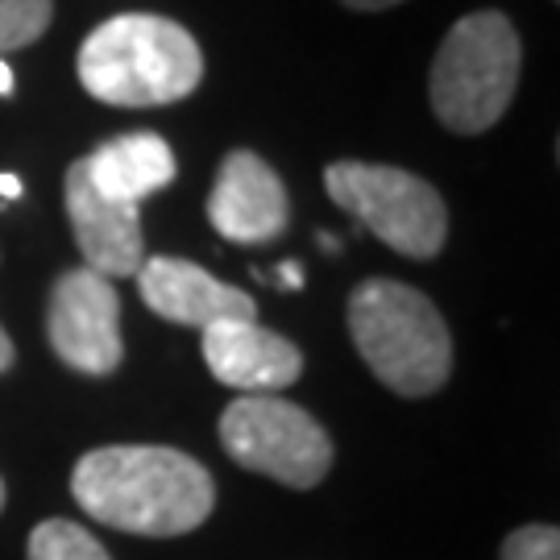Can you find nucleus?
I'll return each mask as SVG.
<instances>
[{
	"label": "nucleus",
	"mask_w": 560,
	"mask_h": 560,
	"mask_svg": "<svg viewBox=\"0 0 560 560\" xmlns=\"http://www.w3.org/2000/svg\"><path fill=\"white\" fill-rule=\"evenodd\" d=\"M4 370H13V340H9L4 324H0V374H4Z\"/></svg>",
	"instance_id": "f3484780"
},
{
	"label": "nucleus",
	"mask_w": 560,
	"mask_h": 560,
	"mask_svg": "<svg viewBox=\"0 0 560 560\" xmlns=\"http://www.w3.org/2000/svg\"><path fill=\"white\" fill-rule=\"evenodd\" d=\"M88 96L117 108H154L191 96L203 80L200 42L179 21L120 13L96 25L75 59Z\"/></svg>",
	"instance_id": "f03ea898"
},
{
	"label": "nucleus",
	"mask_w": 560,
	"mask_h": 560,
	"mask_svg": "<svg viewBox=\"0 0 560 560\" xmlns=\"http://www.w3.org/2000/svg\"><path fill=\"white\" fill-rule=\"evenodd\" d=\"M67 217H71V233H75V245H80L88 270H96L104 279L138 275L141 261H145L138 203L101 196L88 183L83 159L71 162V171H67Z\"/></svg>",
	"instance_id": "1a4fd4ad"
},
{
	"label": "nucleus",
	"mask_w": 560,
	"mask_h": 560,
	"mask_svg": "<svg viewBox=\"0 0 560 560\" xmlns=\"http://www.w3.org/2000/svg\"><path fill=\"white\" fill-rule=\"evenodd\" d=\"M0 511H4V481H0Z\"/></svg>",
	"instance_id": "412c9836"
},
{
	"label": "nucleus",
	"mask_w": 560,
	"mask_h": 560,
	"mask_svg": "<svg viewBox=\"0 0 560 560\" xmlns=\"http://www.w3.org/2000/svg\"><path fill=\"white\" fill-rule=\"evenodd\" d=\"M520 34L499 9L460 18L432 62V113L453 133H486L511 108L520 83Z\"/></svg>",
	"instance_id": "20e7f679"
},
{
	"label": "nucleus",
	"mask_w": 560,
	"mask_h": 560,
	"mask_svg": "<svg viewBox=\"0 0 560 560\" xmlns=\"http://www.w3.org/2000/svg\"><path fill=\"white\" fill-rule=\"evenodd\" d=\"M349 9H361V13H378V9H390V4H402V0H345Z\"/></svg>",
	"instance_id": "a211bd4d"
},
{
	"label": "nucleus",
	"mask_w": 560,
	"mask_h": 560,
	"mask_svg": "<svg viewBox=\"0 0 560 560\" xmlns=\"http://www.w3.org/2000/svg\"><path fill=\"white\" fill-rule=\"evenodd\" d=\"M203 361L212 378L241 395H279L303 374V353L258 320H221L203 328Z\"/></svg>",
	"instance_id": "9d476101"
},
{
	"label": "nucleus",
	"mask_w": 560,
	"mask_h": 560,
	"mask_svg": "<svg viewBox=\"0 0 560 560\" xmlns=\"http://www.w3.org/2000/svg\"><path fill=\"white\" fill-rule=\"evenodd\" d=\"M0 196H4V200H18V196H21L18 175H0Z\"/></svg>",
	"instance_id": "6ab92c4d"
},
{
	"label": "nucleus",
	"mask_w": 560,
	"mask_h": 560,
	"mask_svg": "<svg viewBox=\"0 0 560 560\" xmlns=\"http://www.w3.org/2000/svg\"><path fill=\"white\" fill-rule=\"evenodd\" d=\"M279 282H282V287H291V291H300V287H303V270L295 266V261H282V266H279Z\"/></svg>",
	"instance_id": "dca6fc26"
},
{
	"label": "nucleus",
	"mask_w": 560,
	"mask_h": 560,
	"mask_svg": "<svg viewBox=\"0 0 560 560\" xmlns=\"http://www.w3.org/2000/svg\"><path fill=\"white\" fill-rule=\"evenodd\" d=\"M30 560H113L104 544L71 520H46L30 532Z\"/></svg>",
	"instance_id": "ddd939ff"
},
{
	"label": "nucleus",
	"mask_w": 560,
	"mask_h": 560,
	"mask_svg": "<svg viewBox=\"0 0 560 560\" xmlns=\"http://www.w3.org/2000/svg\"><path fill=\"white\" fill-rule=\"evenodd\" d=\"M324 187L337 208L361 221L402 258H436L448 237V208L428 179L382 162H332Z\"/></svg>",
	"instance_id": "39448f33"
},
{
	"label": "nucleus",
	"mask_w": 560,
	"mask_h": 560,
	"mask_svg": "<svg viewBox=\"0 0 560 560\" xmlns=\"http://www.w3.org/2000/svg\"><path fill=\"white\" fill-rule=\"evenodd\" d=\"M502 560H560V532L552 523H532L502 540Z\"/></svg>",
	"instance_id": "2eb2a0df"
},
{
	"label": "nucleus",
	"mask_w": 560,
	"mask_h": 560,
	"mask_svg": "<svg viewBox=\"0 0 560 560\" xmlns=\"http://www.w3.org/2000/svg\"><path fill=\"white\" fill-rule=\"evenodd\" d=\"M50 25V0H0V55L38 42Z\"/></svg>",
	"instance_id": "4468645a"
},
{
	"label": "nucleus",
	"mask_w": 560,
	"mask_h": 560,
	"mask_svg": "<svg viewBox=\"0 0 560 560\" xmlns=\"http://www.w3.org/2000/svg\"><path fill=\"white\" fill-rule=\"evenodd\" d=\"M145 307L171 324L208 328L221 320H258V303L241 287L212 279L203 266L183 258H145L138 270Z\"/></svg>",
	"instance_id": "9b49d317"
},
{
	"label": "nucleus",
	"mask_w": 560,
	"mask_h": 560,
	"mask_svg": "<svg viewBox=\"0 0 560 560\" xmlns=\"http://www.w3.org/2000/svg\"><path fill=\"white\" fill-rule=\"evenodd\" d=\"M349 332L370 374L402 399L436 395L453 374V337L423 291L365 279L349 295Z\"/></svg>",
	"instance_id": "7ed1b4c3"
},
{
	"label": "nucleus",
	"mask_w": 560,
	"mask_h": 560,
	"mask_svg": "<svg viewBox=\"0 0 560 560\" xmlns=\"http://www.w3.org/2000/svg\"><path fill=\"white\" fill-rule=\"evenodd\" d=\"M175 150L159 138V133H125V138L104 141L101 150H92L83 159L88 183L120 203H138L145 196L162 191L166 183L175 179Z\"/></svg>",
	"instance_id": "f8f14e48"
},
{
	"label": "nucleus",
	"mask_w": 560,
	"mask_h": 560,
	"mask_svg": "<svg viewBox=\"0 0 560 560\" xmlns=\"http://www.w3.org/2000/svg\"><path fill=\"white\" fill-rule=\"evenodd\" d=\"M221 444L241 469L312 490L332 469V441L303 407L279 395H241L224 407Z\"/></svg>",
	"instance_id": "423d86ee"
},
{
	"label": "nucleus",
	"mask_w": 560,
	"mask_h": 560,
	"mask_svg": "<svg viewBox=\"0 0 560 560\" xmlns=\"http://www.w3.org/2000/svg\"><path fill=\"white\" fill-rule=\"evenodd\" d=\"M287 217H291V203L270 162H261L254 150L224 154L221 175L208 196L212 229L237 245H266L287 229Z\"/></svg>",
	"instance_id": "6e6552de"
},
{
	"label": "nucleus",
	"mask_w": 560,
	"mask_h": 560,
	"mask_svg": "<svg viewBox=\"0 0 560 560\" xmlns=\"http://www.w3.org/2000/svg\"><path fill=\"white\" fill-rule=\"evenodd\" d=\"M13 92V71H9V62L0 59V96H9Z\"/></svg>",
	"instance_id": "aec40b11"
},
{
	"label": "nucleus",
	"mask_w": 560,
	"mask_h": 560,
	"mask_svg": "<svg viewBox=\"0 0 560 560\" xmlns=\"http://www.w3.org/2000/svg\"><path fill=\"white\" fill-rule=\"evenodd\" d=\"M71 494L104 527L159 540L196 532L217 506L212 474L166 444L92 448L71 469Z\"/></svg>",
	"instance_id": "f257e3e1"
},
{
	"label": "nucleus",
	"mask_w": 560,
	"mask_h": 560,
	"mask_svg": "<svg viewBox=\"0 0 560 560\" xmlns=\"http://www.w3.org/2000/svg\"><path fill=\"white\" fill-rule=\"evenodd\" d=\"M46 337L55 358L88 378L113 374L125 358L120 345V295L113 279L88 266L59 275L46 303Z\"/></svg>",
	"instance_id": "0eeeda50"
}]
</instances>
